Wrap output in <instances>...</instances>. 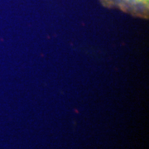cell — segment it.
<instances>
[{"label": "cell", "instance_id": "6da1fadb", "mask_svg": "<svg viewBox=\"0 0 149 149\" xmlns=\"http://www.w3.org/2000/svg\"><path fill=\"white\" fill-rule=\"evenodd\" d=\"M106 8L118 9L130 16L148 19L149 0H100Z\"/></svg>", "mask_w": 149, "mask_h": 149}]
</instances>
